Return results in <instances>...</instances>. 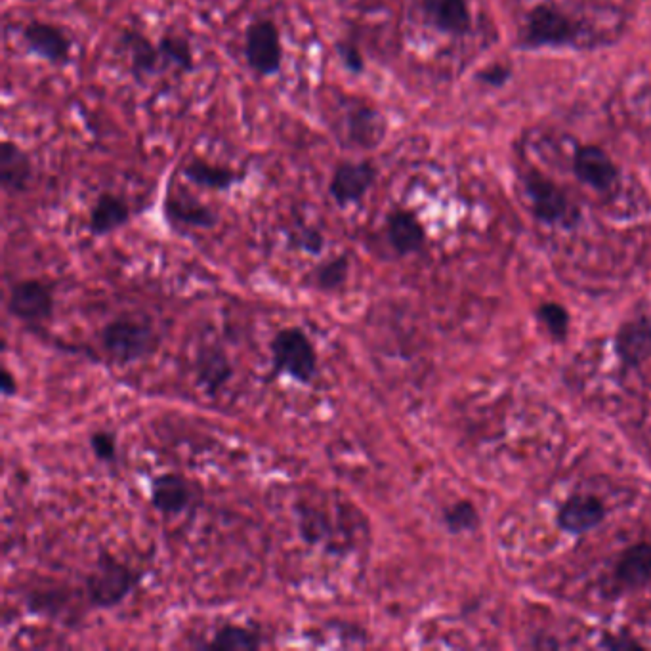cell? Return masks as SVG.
Listing matches in <instances>:
<instances>
[{"label": "cell", "instance_id": "6da1fadb", "mask_svg": "<svg viewBox=\"0 0 651 651\" xmlns=\"http://www.w3.org/2000/svg\"><path fill=\"white\" fill-rule=\"evenodd\" d=\"M140 579L142 575L136 569L104 550L86 575L84 590L92 608L113 609L125 602L140 585Z\"/></svg>", "mask_w": 651, "mask_h": 651}, {"label": "cell", "instance_id": "7a4b0ae2", "mask_svg": "<svg viewBox=\"0 0 651 651\" xmlns=\"http://www.w3.org/2000/svg\"><path fill=\"white\" fill-rule=\"evenodd\" d=\"M100 342L111 361L119 365H130L155 352L157 335L147 321L117 317L102 329Z\"/></svg>", "mask_w": 651, "mask_h": 651}, {"label": "cell", "instance_id": "3957f363", "mask_svg": "<svg viewBox=\"0 0 651 651\" xmlns=\"http://www.w3.org/2000/svg\"><path fill=\"white\" fill-rule=\"evenodd\" d=\"M273 373L310 384L319 371L314 342L300 327H285L273 336L270 344Z\"/></svg>", "mask_w": 651, "mask_h": 651}, {"label": "cell", "instance_id": "277c9868", "mask_svg": "<svg viewBox=\"0 0 651 651\" xmlns=\"http://www.w3.org/2000/svg\"><path fill=\"white\" fill-rule=\"evenodd\" d=\"M245 58L252 71L262 77L279 73L283 63V42L279 27L272 20L252 21L247 27Z\"/></svg>", "mask_w": 651, "mask_h": 651}, {"label": "cell", "instance_id": "5b68a950", "mask_svg": "<svg viewBox=\"0 0 651 651\" xmlns=\"http://www.w3.org/2000/svg\"><path fill=\"white\" fill-rule=\"evenodd\" d=\"M8 312L23 323H46L54 315L52 287L41 279H23L10 287Z\"/></svg>", "mask_w": 651, "mask_h": 651}, {"label": "cell", "instance_id": "8992f818", "mask_svg": "<svg viewBox=\"0 0 651 651\" xmlns=\"http://www.w3.org/2000/svg\"><path fill=\"white\" fill-rule=\"evenodd\" d=\"M377 174V167L371 161H344L333 170L329 193L338 207H350L375 186Z\"/></svg>", "mask_w": 651, "mask_h": 651}, {"label": "cell", "instance_id": "52a82bcc", "mask_svg": "<svg viewBox=\"0 0 651 651\" xmlns=\"http://www.w3.org/2000/svg\"><path fill=\"white\" fill-rule=\"evenodd\" d=\"M21 37L33 54L52 65H65L71 58V41L58 25L31 21L23 27Z\"/></svg>", "mask_w": 651, "mask_h": 651}, {"label": "cell", "instance_id": "ba28073f", "mask_svg": "<svg viewBox=\"0 0 651 651\" xmlns=\"http://www.w3.org/2000/svg\"><path fill=\"white\" fill-rule=\"evenodd\" d=\"M197 497V487L182 474H161L151 482V504L165 516L184 514Z\"/></svg>", "mask_w": 651, "mask_h": 651}, {"label": "cell", "instance_id": "9c48e42d", "mask_svg": "<svg viewBox=\"0 0 651 651\" xmlns=\"http://www.w3.org/2000/svg\"><path fill=\"white\" fill-rule=\"evenodd\" d=\"M575 39V25L554 8L537 6L527 18V41L537 46H562Z\"/></svg>", "mask_w": 651, "mask_h": 651}, {"label": "cell", "instance_id": "30bf717a", "mask_svg": "<svg viewBox=\"0 0 651 651\" xmlns=\"http://www.w3.org/2000/svg\"><path fill=\"white\" fill-rule=\"evenodd\" d=\"M525 189L533 201L535 214L545 222H560L566 218L567 199L564 191L545 176L531 172L525 178Z\"/></svg>", "mask_w": 651, "mask_h": 651}, {"label": "cell", "instance_id": "8fae6325", "mask_svg": "<svg viewBox=\"0 0 651 651\" xmlns=\"http://www.w3.org/2000/svg\"><path fill=\"white\" fill-rule=\"evenodd\" d=\"M195 373H197V382L207 394H218L233 375L230 357L228 354L216 346V344H207L199 350L197 361H195Z\"/></svg>", "mask_w": 651, "mask_h": 651}, {"label": "cell", "instance_id": "7c38bea8", "mask_svg": "<svg viewBox=\"0 0 651 651\" xmlns=\"http://www.w3.org/2000/svg\"><path fill=\"white\" fill-rule=\"evenodd\" d=\"M33 180L31 157L12 140L0 144V184L8 193H21Z\"/></svg>", "mask_w": 651, "mask_h": 651}, {"label": "cell", "instance_id": "4fadbf2b", "mask_svg": "<svg viewBox=\"0 0 651 651\" xmlns=\"http://www.w3.org/2000/svg\"><path fill=\"white\" fill-rule=\"evenodd\" d=\"M575 174L592 188L608 189L615 178L617 168L609 159L608 153L598 146H585L577 149L573 159Z\"/></svg>", "mask_w": 651, "mask_h": 651}, {"label": "cell", "instance_id": "5bb4252c", "mask_svg": "<svg viewBox=\"0 0 651 651\" xmlns=\"http://www.w3.org/2000/svg\"><path fill=\"white\" fill-rule=\"evenodd\" d=\"M121 46L125 48L128 58H130V67H132V73L136 77H151L159 71L161 67V52H159V46L153 44L151 39L144 35L142 31L138 29H132V27H125L121 31Z\"/></svg>", "mask_w": 651, "mask_h": 651}, {"label": "cell", "instance_id": "9a60e30c", "mask_svg": "<svg viewBox=\"0 0 651 651\" xmlns=\"http://www.w3.org/2000/svg\"><path fill=\"white\" fill-rule=\"evenodd\" d=\"M386 233L392 249L398 254H413L420 251L426 239L419 218L411 210H392L386 220Z\"/></svg>", "mask_w": 651, "mask_h": 651}, {"label": "cell", "instance_id": "2e32d148", "mask_svg": "<svg viewBox=\"0 0 651 651\" xmlns=\"http://www.w3.org/2000/svg\"><path fill=\"white\" fill-rule=\"evenodd\" d=\"M130 216L132 212L123 197L115 193H102L90 209L88 230L96 237H104L126 226Z\"/></svg>", "mask_w": 651, "mask_h": 651}, {"label": "cell", "instance_id": "e0dca14e", "mask_svg": "<svg viewBox=\"0 0 651 651\" xmlns=\"http://www.w3.org/2000/svg\"><path fill=\"white\" fill-rule=\"evenodd\" d=\"M346 126H348V138L350 142L363 149L377 147L384 138V119L380 117L375 109L367 105H357L348 109L346 115Z\"/></svg>", "mask_w": 651, "mask_h": 651}, {"label": "cell", "instance_id": "ac0fdd59", "mask_svg": "<svg viewBox=\"0 0 651 651\" xmlns=\"http://www.w3.org/2000/svg\"><path fill=\"white\" fill-rule=\"evenodd\" d=\"M184 176L191 184L210 191H228L243 180V174L224 165H214L207 159L193 157L184 165Z\"/></svg>", "mask_w": 651, "mask_h": 651}, {"label": "cell", "instance_id": "d6986e66", "mask_svg": "<svg viewBox=\"0 0 651 651\" xmlns=\"http://www.w3.org/2000/svg\"><path fill=\"white\" fill-rule=\"evenodd\" d=\"M165 212L170 222L188 228L210 230L216 226V214L186 193H170L165 201Z\"/></svg>", "mask_w": 651, "mask_h": 651}, {"label": "cell", "instance_id": "ffe728a7", "mask_svg": "<svg viewBox=\"0 0 651 651\" xmlns=\"http://www.w3.org/2000/svg\"><path fill=\"white\" fill-rule=\"evenodd\" d=\"M422 8L430 21L445 33H466L470 12L466 0H422Z\"/></svg>", "mask_w": 651, "mask_h": 651}, {"label": "cell", "instance_id": "44dd1931", "mask_svg": "<svg viewBox=\"0 0 651 651\" xmlns=\"http://www.w3.org/2000/svg\"><path fill=\"white\" fill-rule=\"evenodd\" d=\"M604 518V508L592 497H575L562 508L560 512V525L573 531V533H583L587 529H592L594 525L600 524Z\"/></svg>", "mask_w": 651, "mask_h": 651}, {"label": "cell", "instance_id": "7402d4cb", "mask_svg": "<svg viewBox=\"0 0 651 651\" xmlns=\"http://www.w3.org/2000/svg\"><path fill=\"white\" fill-rule=\"evenodd\" d=\"M617 577L630 587L648 583L651 579V546L646 543L632 546L619 562Z\"/></svg>", "mask_w": 651, "mask_h": 651}, {"label": "cell", "instance_id": "603a6c76", "mask_svg": "<svg viewBox=\"0 0 651 651\" xmlns=\"http://www.w3.org/2000/svg\"><path fill=\"white\" fill-rule=\"evenodd\" d=\"M262 646V634L241 625H224L205 644L210 650H256Z\"/></svg>", "mask_w": 651, "mask_h": 651}, {"label": "cell", "instance_id": "cb8c5ba5", "mask_svg": "<svg viewBox=\"0 0 651 651\" xmlns=\"http://www.w3.org/2000/svg\"><path fill=\"white\" fill-rule=\"evenodd\" d=\"M348 275H350V258L342 254L319 264L312 273V283L321 293H336L346 285Z\"/></svg>", "mask_w": 651, "mask_h": 651}, {"label": "cell", "instance_id": "d4e9b609", "mask_svg": "<svg viewBox=\"0 0 651 651\" xmlns=\"http://www.w3.org/2000/svg\"><path fill=\"white\" fill-rule=\"evenodd\" d=\"M159 52H161V58L163 62L168 63V65H174L176 69L184 71V73H189L193 71L195 67V58H193V50H191V44H189L188 39L184 35H178V33H165L159 42Z\"/></svg>", "mask_w": 651, "mask_h": 651}, {"label": "cell", "instance_id": "484cf974", "mask_svg": "<svg viewBox=\"0 0 651 651\" xmlns=\"http://www.w3.org/2000/svg\"><path fill=\"white\" fill-rule=\"evenodd\" d=\"M298 527H300L298 531H300L302 539L308 543H323L331 533V527H329L327 518L323 516V512L310 508V506L298 510Z\"/></svg>", "mask_w": 651, "mask_h": 651}, {"label": "cell", "instance_id": "4316f807", "mask_svg": "<svg viewBox=\"0 0 651 651\" xmlns=\"http://www.w3.org/2000/svg\"><path fill=\"white\" fill-rule=\"evenodd\" d=\"M651 344V333L644 325H634L623 331L621 335V350L629 359H640L646 356L648 346Z\"/></svg>", "mask_w": 651, "mask_h": 651}, {"label": "cell", "instance_id": "83f0119b", "mask_svg": "<svg viewBox=\"0 0 651 651\" xmlns=\"http://www.w3.org/2000/svg\"><path fill=\"white\" fill-rule=\"evenodd\" d=\"M90 449L94 453V457L98 461L105 462V464H113L117 462L119 457V447H117V436L109 430H98L90 436Z\"/></svg>", "mask_w": 651, "mask_h": 651}, {"label": "cell", "instance_id": "f1b7e54d", "mask_svg": "<svg viewBox=\"0 0 651 651\" xmlns=\"http://www.w3.org/2000/svg\"><path fill=\"white\" fill-rule=\"evenodd\" d=\"M336 52H338V58L340 62L344 63V67L354 73V75H359L365 71V60H363V54L359 52L354 42H338L336 44Z\"/></svg>", "mask_w": 651, "mask_h": 651}, {"label": "cell", "instance_id": "f546056e", "mask_svg": "<svg viewBox=\"0 0 651 651\" xmlns=\"http://www.w3.org/2000/svg\"><path fill=\"white\" fill-rule=\"evenodd\" d=\"M445 522L453 529V531H461V529H470L474 522H476V512L474 508L468 503L457 504L451 510H447L445 514Z\"/></svg>", "mask_w": 651, "mask_h": 651}, {"label": "cell", "instance_id": "4dcf8cb0", "mask_svg": "<svg viewBox=\"0 0 651 651\" xmlns=\"http://www.w3.org/2000/svg\"><path fill=\"white\" fill-rule=\"evenodd\" d=\"M294 243L302 251L319 254L325 247V237H323V233H319L314 228H306V230L298 231V235L294 237Z\"/></svg>", "mask_w": 651, "mask_h": 651}, {"label": "cell", "instance_id": "1f68e13d", "mask_svg": "<svg viewBox=\"0 0 651 651\" xmlns=\"http://www.w3.org/2000/svg\"><path fill=\"white\" fill-rule=\"evenodd\" d=\"M541 317L545 319L548 329L556 335H564L567 327V315L560 306H554V304H548L543 310H541Z\"/></svg>", "mask_w": 651, "mask_h": 651}, {"label": "cell", "instance_id": "d6a6232c", "mask_svg": "<svg viewBox=\"0 0 651 651\" xmlns=\"http://www.w3.org/2000/svg\"><path fill=\"white\" fill-rule=\"evenodd\" d=\"M0 392L4 398H12L18 394V382H16V377L8 371V369H2V377H0Z\"/></svg>", "mask_w": 651, "mask_h": 651}, {"label": "cell", "instance_id": "836d02e7", "mask_svg": "<svg viewBox=\"0 0 651 651\" xmlns=\"http://www.w3.org/2000/svg\"><path fill=\"white\" fill-rule=\"evenodd\" d=\"M504 79H506V73H504V71L501 73L499 69H495L493 75H485V81H487V83H503Z\"/></svg>", "mask_w": 651, "mask_h": 651}]
</instances>
